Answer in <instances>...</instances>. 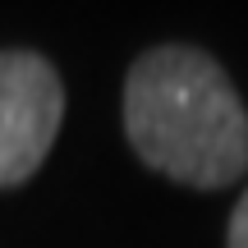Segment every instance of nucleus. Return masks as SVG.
I'll list each match as a JSON object with an SVG mask.
<instances>
[{
    "label": "nucleus",
    "mask_w": 248,
    "mask_h": 248,
    "mask_svg": "<svg viewBox=\"0 0 248 248\" xmlns=\"http://www.w3.org/2000/svg\"><path fill=\"white\" fill-rule=\"evenodd\" d=\"M124 129L133 152L179 184L225 188L248 170V110L225 69L193 46H156L133 60Z\"/></svg>",
    "instance_id": "obj_1"
},
{
    "label": "nucleus",
    "mask_w": 248,
    "mask_h": 248,
    "mask_svg": "<svg viewBox=\"0 0 248 248\" xmlns=\"http://www.w3.org/2000/svg\"><path fill=\"white\" fill-rule=\"evenodd\" d=\"M64 120V83L42 55H0V188L23 184L46 161Z\"/></svg>",
    "instance_id": "obj_2"
},
{
    "label": "nucleus",
    "mask_w": 248,
    "mask_h": 248,
    "mask_svg": "<svg viewBox=\"0 0 248 248\" xmlns=\"http://www.w3.org/2000/svg\"><path fill=\"white\" fill-rule=\"evenodd\" d=\"M225 248H248V188H244L239 207H234V216H230V234H225Z\"/></svg>",
    "instance_id": "obj_3"
}]
</instances>
